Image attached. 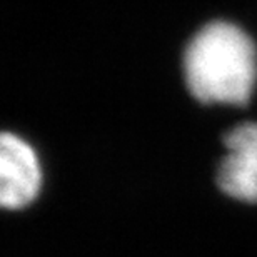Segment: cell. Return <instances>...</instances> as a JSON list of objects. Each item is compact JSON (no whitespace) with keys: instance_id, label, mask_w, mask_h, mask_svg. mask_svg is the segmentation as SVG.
I'll list each match as a JSON object with an SVG mask.
<instances>
[{"instance_id":"cell-1","label":"cell","mask_w":257,"mask_h":257,"mask_svg":"<svg viewBox=\"0 0 257 257\" xmlns=\"http://www.w3.org/2000/svg\"><path fill=\"white\" fill-rule=\"evenodd\" d=\"M184 72L197 100L245 105L257 79L255 45L237 25L210 22L189 42Z\"/></svg>"},{"instance_id":"cell-3","label":"cell","mask_w":257,"mask_h":257,"mask_svg":"<svg viewBox=\"0 0 257 257\" xmlns=\"http://www.w3.org/2000/svg\"><path fill=\"white\" fill-rule=\"evenodd\" d=\"M227 154L217 169L220 191L230 197L257 202V124L245 122L225 134Z\"/></svg>"},{"instance_id":"cell-2","label":"cell","mask_w":257,"mask_h":257,"mask_svg":"<svg viewBox=\"0 0 257 257\" xmlns=\"http://www.w3.org/2000/svg\"><path fill=\"white\" fill-rule=\"evenodd\" d=\"M42 182L34 149L15 134L0 139V202L5 209H24L37 197Z\"/></svg>"}]
</instances>
